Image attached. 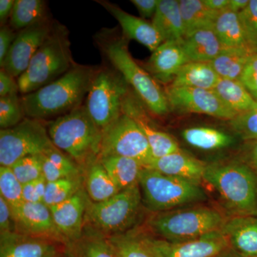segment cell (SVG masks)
<instances>
[{"label":"cell","instance_id":"1","mask_svg":"<svg viewBox=\"0 0 257 257\" xmlns=\"http://www.w3.org/2000/svg\"><path fill=\"white\" fill-rule=\"evenodd\" d=\"M95 71L89 66L75 63L60 78L22 95L25 116L41 121L52 120L82 106Z\"/></svg>","mask_w":257,"mask_h":257},{"label":"cell","instance_id":"2","mask_svg":"<svg viewBox=\"0 0 257 257\" xmlns=\"http://www.w3.org/2000/svg\"><path fill=\"white\" fill-rule=\"evenodd\" d=\"M47 130L53 145L82 170L100 157L102 132L85 105L50 120Z\"/></svg>","mask_w":257,"mask_h":257},{"label":"cell","instance_id":"3","mask_svg":"<svg viewBox=\"0 0 257 257\" xmlns=\"http://www.w3.org/2000/svg\"><path fill=\"white\" fill-rule=\"evenodd\" d=\"M203 180L234 216H257V174L239 159L207 164Z\"/></svg>","mask_w":257,"mask_h":257},{"label":"cell","instance_id":"4","mask_svg":"<svg viewBox=\"0 0 257 257\" xmlns=\"http://www.w3.org/2000/svg\"><path fill=\"white\" fill-rule=\"evenodd\" d=\"M96 43L115 70L133 87L141 100L153 114L162 116L169 111L165 92L146 69L142 68L128 50L127 41L116 37L111 30L101 32L96 37Z\"/></svg>","mask_w":257,"mask_h":257},{"label":"cell","instance_id":"5","mask_svg":"<svg viewBox=\"0 0 257 257\" xmlns=\"http://www.w3.org/2000/svg\"><path fill=\"white\" fill-rule=\"evenodd\" d=\"M226 220L222 213L214 208L189 205L152 213L147 226L157 237L171 242H182L221 229Z\"/></svg>","mask_w":257,"mask_h":257},{"label":"cell","instance_id":"6","mask_svg":"<svg viewBox=\"0 0 257 257\" xmlns=\"http://www.w3.org/2000/svg\"><path fill=\"white\" fill-rule=\"evenodd\" d=\"M69 31L55 24L53 30L32 57L28 69L19 78V92L30 94L54 82L73 67Z\"/></svg>","mask_w":257,"mask_h":257},{"label":"cell","instance_id":"7","mask_svg":"<svg viewBox=\"0 0 257 257\" xmlns=\"http://www.w3.org/2000/svg\"><path fill=\"white\" fill-rule=\"evenodd\" d=\"M144 206L152 213L163 212L204 202L207 195L200 184L145 167L139 181Z\"/></svg>","mask_w":257,"mask_h":257},{"label":"cell","instance_id":"8","mask_svg":"<svg viewBox=\"0 0 257 257\" xmlns=\"http://www.w3.org/2000/svg\"><path fill=\"white\" fill-rule=\"evenodd\" d=\"M140 185L120 191L104 202H90L85 221L89 229L106 236L121 234L135 228L143 208Z\"/></svg>","mask_w":257,"mask_h":257},{"label":"cell","instance_id":"9","mask_svg":"<svg viewBox=\"0 0 257 257\" xmlns=\"http://www.w3.org/2000/svg\"><path fill=\"white\" fill-rule=\"evenodd\" d=\"M127 84L115 69L105 67L94 72L84 105L102 133L122 114Z\"/></svg>","mask_w":257,"mask_h":257},{"label":"cell","instance_id":"10","mask_svg":"<svg viewBox=\"0 0 257 257\" xmlns=\"http://www.w3.org/2000/svg\"><path fill=\"white\" fill-rule=\"evenodd\" d=\"M53 145L41 120L25 117L13 127L0 130V165L11 167L25 157L42 155Z\"/></svg>","mask_w":257,"mask_h":257},{"label":"cell","instance_id":"11","mask_svg":"<svg viewBox=\"0 0 257 257\" xmlns=\"http://www.w3.org/2000/svg\"><path fill=\"white\" fill-rule=\"evenodd\" d=\"M100 157L116 155L138 160L145 167L153 160L150 145L140 125L122 113L103 131Z\"/></svg>","mask_w":257,"mask_h":257},{"label":"cell","instance_id":"12","mask_svg":"<svg viewBox=\"0 0 257 257\" xmlns=\"http://www.w3.org/2000/svg\"><path fill=\"white\" fill-rule=\"evenodd\" d=\"M144 236L157 257H219L230 248L221 229L182 242L166 241L146 231Z\"/></svg>","mask_w":257,"mask_h":257},{"label":"cell","instance_id":"13","mask_svg":"<svg viewBox=\"0 0 257 257\" xmlns=\"http://www.w3.org/2000/svg\"><path fill=\"white\" fill-rule=\"evenodd\" d=\"M55 22L47 18L20 30L1 68L15 78H19L28 69L37 51L50 35Z\"/></svg>","mask_w":257,"mask_h":257},{"label":"cell","instance_id":"14","mask_svg":"<svg viewBox=\"0 0 257 257\" xmlns=\"http://www.w3.org/2000/svg\"><path fill=\"white\" fill-rule=\"evenodd\" d=\"M165 94L169 105L182 112L207 114L229 121L236 115L223 102L214 89L170 86Z\"/></svg>","mask_w":257,"mask_h":257},{"label":"cell","instance_id":"15","mask_svg":"<svg viewBox=\"0 0 257 257\" xmlns=\"http://www.w3.org/2000/svg\"><path fill=\"white\" fill-rule=\"evenodd\" d=\"M12 212L15 231L52 240L69 247L68 241L56 226L50 208L45 203L24 202L12 208Z\"/></svg>","mask_w":257,"mask_h":257},{"label":"cell","instance_id":"16","mask_svg":"<svg viewBox=\"0 0 257 257\" xmlns=\"http://www.w3.org/2000/svg\"><path fill=\"white\" fill-rule=\"evenodd\" d=\"M90 202L83 187L70 199L50 207L56 226L68 241L69 246L84 234L86 212Z\"/></svg>","mask_w":257,"mask_h":257},{"label":"cell","instance_id":"17","mask_svg":"<svg viewBox=\"0 0 257 257\" xmlns=\"http://www.w3.org/2000/svg\"><path fill=\"white\" fill-rule=\"evenodd\" d=\"M67 247L55 241L21 234H0V257H56Z\"/></svg>","mask_w":257,"mask_h":257},{"label":"cell","instance_id":"18","mask_svg":"<svg viewBox=\"0 0 257 257\" xmlns=\"http://www.w3.org/2000/svg\"><path fill=\"white\" fill-rule=\"evenodd\" d=\"M96 2L116 19L122 29L123 33L128 38L136 40L152 52L163 43V39L160 32L157 31L152 23L128 14L110 2L106 0Z\"/></svg>","mask_w":257,"mask_h":257},{"label":"cell","instance_id":"19","mask_svg":"<svg viewBox=\"0 0 257 257\" xmlns=\"http://www.w3.org/2000/svg\"><path fill=\"white\" fill-rule=\"evenodd\" d=\"M189 62L182 44L164 42L152 52L146 71L157 82L167 84L172 82L180 69Z\"/></svg>","mask_w":257,"mask_h":257},{"label":"cell","instance_id":"20","mask_svg":"<svg viewBox=\"0 0 257 257\" xmlns=\"http://www.w3.org/2000/svg\"><path fill=\"white\" fill-rule=\"evenodd\" d=\"M221 230L231 249L244 257H257V216L232 215Z\"/></svg>","mask_w":257,"mask_h":257},{"label":"cell","instance_id":"21","mask_svg":"<svg viewBox=\"0 0 257 257\" xmlns=\"http://www.w3.org/2000/svg\"><path fill=\"white\" fill-rule=\"evenodd\" d=\"M207 164L187 152L179 151L159 159H153L147 168L163 175L200 184Z\"/></svg>","mask_w":257,"mask_h":257},{"label":"cell","instance_id":"22","mask_svg":"<svg viewBox=\"0 0 257 257\" xmlns=\"http://www.w3.org/2000/svg\"><path fill=\"white\" fill-rule=\"evenodd\" d=\"M122 113L133 118L140 125L146 135L153 159L167 156L181 150L177 142L171 135L154 128L150 124L142 108L128 94L123 104Z\"/></svg>","mask_w":257,"mask_h":257},{"label":"cell","instance_id":"23","mask_svg":"<svg viewBox=\"0 0 257 257\" xmlns=\"http://www.w3.org/2000/svg\"><path fill=\"white\" fill-rule=\"evenodd\" d=\"M152 23L164 42H183L185 32L177 0H160Z\"/></svg>","mask_w":257,"mask_h":257},{"label":"cell","instance_id":"24","mask_svg":"<svg viewBox=\"0 0 257 257\" xmlns=\"http://www.w3.org/2000/svg\"><path fill=\"white\" fill-rule=\"evenodd\" d=\"M189 62H211L224 48L213 29L197 30L182 43Z\"/></svg>","mask_w":257,"mask_h":257},{"label":"cell","instance_id":"25","mask_svg":"<svg viewBox=\"0 0 257 257\" xmlns=\"http://www.w3.org/2000/svg\"><path fill=\"white\" fill-rule=\"evenodd\" d=\"M83 178L84 189L91 202H104L120 192L99 158L83 170Z\"/></svg>","mask_w":257,"mask_h":257},{"label":"cell","instance_id":"26","mask_svg":"<svg viewBox=\"0 0 257 257\" xmlns=\"http://www.w3.org/2000/svg\"><path fill=\"white\" fill-rule=\"evenodd\" d=\"M219 79L211 62H189L180 69L171 86L214 89Z\"/></svg>","mask_w":257,"mask_h":257},{"label":"cell","instance_id":"27","mask_svg":"<svg viewBox=\"0 0 257 257\" xmlns=\"http://www.w3.org/2000/svg\"><path fill=\"white\" fill-rule=\"evenodd\" d=\"M101 164L120 191L139 184L145 166L128 157L109 155L99 157Z\"/></svg>","mask_w":257,"mask_h":257},{"label":"cell","instance_id":"28","mask_svg":"<svg viewBox=\"0 0 257 257\" xmlns=\"http://www.w3.org/2000/svg\"><path fill=\"white\" fill-rule=\"evenodd\" d=\"M42 177L47 182L82 175L83 170L73 160L53 145L42 154Z\"/></svg>","mask_w":257,"mask_h":257},{"label":"cell","instance_id":"29","mask_svg":"<svg viewBox=\"0 0 257 257\" xmlns=\"http://www.w3.org/2000/svg\"><path fill=\"white\" fill-rule=\"evenodd\" d=\"M253 55L254 54L247 47L224 48L211 64L220 78L239 80Z\"/></svg>","mask_w":257,"mask_h":257},{"label":"cell","instance_id":"30","mask_svg":"<svg viewBox=\"0 0 257 257\" xmlns=\"http://www.w3.org/2000/svg\"><path fill=\"white\" fill-rule=\"evenodd\" d=\"M185 37L197 30L214 28L219 13L209 10L202 0H179Z\"/></svg>","mask_w":257,"mask_h":257},{"label":"cell","instance_id":"31","mask_svg":"<svg viewBox=\"0 0 257 257\" xmlns=\"http://www.w3.org/2000/svg\"><path fill=\"white\" fill-rule=\"evenodd\" d=\"M106 239L117 257H157L145 240L143 230L134 228Z\"/></svg>","mask_w":257,"mask_h":257},{"label":"cell","instance_id":"32","mask_svg":"<svg viewBox=\"0 0 257 257\" xmlns=\"http://www.w3.org/2000/svg\"><path fill=\"white\" fill-rule=\"evenodd\" d=\"M213 30L224 48H248L242 24L238 13L229 10L221 12L216 18Z\"/></svg>","mask_w":257,"mask_h":257},{"label":"cell","instance_id":"33","mask_svg":"<svg viewBox=\"0 0 257 257\" xmlns=\"http://www.w3.org/2000/svg\"><path fill=\"white\" fill-rule=\"evenodd\" d=\"M214 90L236 114L251 109L256 101L239 79H219Z\"/></svg>","mask_w":257,"mask_h":257},{"label":"cell","instance_id":"34","mask_svg":"<svg viewBox=\"0 0 257 257\" xmlns=\"http://www.w3.org/2000/svg\"><path fill=\"white\" fill-rule=\"evenodd\" d=\"M186 143L194 148L210 151L231 146L235 140L231 135L216 128L197 126L186 128L182 133Z\"/></svg>","mask_w":257,"mask_h":257},{"label":"cell","instance_id":"35","mask_svg":"<svg viewBox=\"0 0 257 257\" xmlns=\"http://www.w3.org/2000/svg\"><path fill=\"white\" fill-rule=\"evenodd\" d=\"M72 257H117L106 236L94 230H87L81 239L67 248Z\"/></svg>","mask_w":257,"mask_h":257},{"label":"cell","instance_id":"36","mask_svg":"<svg viewBox=\"0 0 257 257\" xmlns=\"http://www.w3.org/2000/svg\"><path fill=\"white\" fill-rule=\"evenodd\" d=\"M47 18V3L42 0H15L10 17V28L20 31Z\"/></svg>","mask_w":257,"mask_h":257},{"label":"cell","instance_id":"37","mask_svg":"<svg viewBox=\"0 0 257 257\" xmlns=\"http://www.w3.org/2000/svg\"><path fill=\"white\" fill-rule=\"evenodd\" d=\"M83 187V174L47 182L43 202L49 207L57 205L73 197Z\"/></svg>","mask_w":257,"mask_h":257},{"label":"cell","instance_id":"38","mask_svg":"<svg viewBox=\"0 0 257 257\" xmlns=\"http://www.w3.org/2000/svg\"><path fill=\"white\" fill-rule=\"evenodd\" d=\"M23 184L18 180L11 167H0V197L12 208L24 202Z\"/></svg>","mask_w":257,"mask_h":257},{"label":"cell","instance_id":"39","mask_svg":"<svg viewBox=\"0 0 257 257\" xmlns=\"http://www.w3.org/2000/svg\"><path fill=\"white\" fill-rule=\"evenodd\" d=\"M21 97L18 94L0 97V128L6 130L20 124L25 118Z\"/></svg>","mask_w":257,"mask_h":257},{"label":"cell","instance_id":"40","mask_svg":"<svg viewBox=\"0 0 257 257\" xmlns=\"http://www.w3.org/2000/svg\"><path fill=\"white\" fill-rule=\"evenodd\" d=\"M230 126L241 140H257V101L251 109L236 114L229 121Z\"/></svg>","mask_w":257,"mask_h":257},{"label":"cell","instance_id":"41","mask_svg":"<svg viewBox=\"0 0 257 257\" xmlns=\"http://www.w3.org/2000/svg\"><path fill=\"white\" fill-rule=\"evenodd\" d=\"M18 180L26 184L42 177L41 155L25 157L15 162L11 167Z\"/></svg>","mask_w":257,"mask_h":257},{"label":"cell","instance_id":"42","mask_svg":"<svg viewBox=\"0 0 257 257\" xmlns=\"http://www.w3.org/2000/svg\"><path fill=\"white\" fill-rule=\"evenodd\" d=\"M239 15L248 48L257 55V0H250L248 6Z\"/></svg>","mask_w":257,"mask_h":257},{"label":"cell","instance_id":"43","mask_svg":"<svg viewBox=\"0 0 257 257\" xmlns=\"http://www.w3.org/2000/svg\"><path fill=\"white\" fill-rule=\"evenodd\" d=\"M240 81L257 101V55H253L243 69Z\"/></svg>","mask_w":257,"mask_h":257},{"label":"cell","instance_id":"44","mask_svg":"<svg viewBox=\"0 0 257 257\" xmlns=\"http://www.w3.org/2000/svg\"><path fill=\"white\" fill-rule=\"evenodd\" d=\"M47 181L41 178L34 182L24 184L23 190V201L25 202L38 203L43 202L46 192Z\"/></svg>","mask_w":257,"mask_h":257},{"label":"cell","instance_id":"45","mask_svg":"<svg viewBox=\"0 0 257 257\" xmlns=\"http://www.w3.org/2000/svg\"><path fill=\"white\" fill-rule=\"evenodd\" d=\"M238 159L257 174V140L245 142L240 149Z\"/></svg>","mask_w":257,"mask_h":257},{"label":"cell","instance_id":"46","mask_svg":"<svg viewBox=\"0 0 257 257\" xmlns=\"http://www.w3.org/2000/svg\"><path fill=\"white\" fill-rule=\"evenodd\" d=\"M16 32L10 27L2 26L0 29V66L4 64L7 55L17 37Z\"/></svg>","mask_w":257,"mask_h":257},{"label":"cell","instance_id":"47","mask_svg":"<svg viewBox=\"0 0 257 257\" xmlns=\"http://www.w3.org/2000/svg\"><path fill=\"white\" fill-rule=\"evenodd\" d=\"M15 231L13 212L10 204L0 197V234Z\"/></svg>","mask_w":257,"mask_h":257},{"label":"cell","instance_id":"48","mask_svg":"<svg viewBox=\"0 0 257 257\" xmlns=\"http://www.w3.org/2000/svg\"><path fill=\"white\" fill-rule=\"evenodd\" d=\"M19 87L18 81L15 77L10 75L4 69L0 71V97L18 94Z\"/></svg>","mask_w":257,"mask_h":257},{"label":"cell","instance_id":"49","mask_svg":"<svg viewBox=\"0 0 257 257\" xmlns=\"http://www.w3.org/2000/svg\"><path fill=\"white\" fill-rule=\"evenodd\" d=\"M142 18H153L158 8L160 0H131Z\"/></svg>","mask_w":257,"mask_h":257},{"label":"cell","instance_id":"50","mask_svg":"<svg viewBox=\"0 0 257 257\" xmlns=\"http://www.w3.org/2000/svg\"><path fill=\"white\" fill-rule=\"evenodd\" d=\"M15 0H1L0 1V22L2 26L8 21V18L11 17Z\"/></svg>","mask_w":257,"mask_h":257},{"label":"cell","instance_id":"51","mask_svg":"<svg viewBox=\"0 0 257 257\" xmlns=\"http://www.w3.org/2000/svg\"><path fill=\"white\" fill-rule=\"evenodd\" d=\"M204 5L209 10L220 13L227 9L229 0H202Z\"/></svg>","mask_w":257,"mask_h":257},{"label":"cell","instance_id":"52","mask_svg":"<svg viewBox=\"0 0 257 257\" xmlns=\"http://www.w3.org/2000/svg\"><path fill=\"white\" fill-rule=\"evenodd\" d=\"M249 2L250 0H229V5L226 10L239 14L248 6Z\"/></svg>","mask_w":257,"mask_h":257},{"label":"cell","instance_id":"53","mask_svg":"<svg viewBox=\"0 0 257 257\" xmlns=\"http://www.w3.org/2000/svg\"><path fill=\"white\" fill-rule=\"evenodd\" d=\"M219 257H244L240 255L239 253L236 252L234 250L229 248V249L226 250V251L222 255Z\"/></svg>","mask_w":257,"mask_h":257},{"label":"cell","instance_id":"54","mask_svg":"<svg viewBox=\"0 0 257 257\" xmlns=\"http://www.w3.org/2000/svg\"><path fill=\"white\" fill-rule=\"evenodd\" d=\"M56 257H72L71 256L70 254L68 253V251H67V249H66V251H64V252L60 253V254L57 255Z\"/></svg>","mask_w":257,"mask_h":257}]
</instances>
